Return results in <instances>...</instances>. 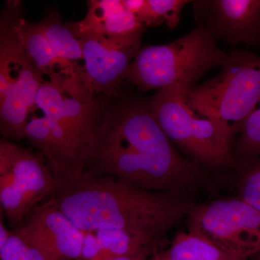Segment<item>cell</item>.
<instances>
[{"label": "cell", "mask_w": 260, "mask_h": 260, "mask_svg": "<svg viewBox=\"0 0 260 260\" xmlns=\"http://www.w3.org/2000/svg\"><path fill=\"white\" fill-rule=\"evenodd\" d=\"M84 172L174 194L196 167L177 153L146 101L129 99L106 109Z\"/></svg>", "instance_id": "1"}, {"label": "cell", "mask_w": 260, "mask_h": 260, "mask_svg": "<svg viewBox=\"0 0 260 260\" xmlns=\"http://www.w3.org/2000/svg\"><path fill=\"white\" fill-rule=\"evenodd\" d=\"M49 198L83 232L117 229L153 241L161 240L191 209L173 193L86 172L73 180L55 178Z\"/></svg>", "instance_id": "2"}, {"label": "cell", "mask_w": 260, "mask_h": 260, "mask_svg": "<svg viewBox=\"0 0 260 260\" xmlns=\"http://www.w3.org/2000/svg\"><path fill=\"white\" fill-rule=\"evenodd\" d=\"M229 54L202 25L196 24L189 34L169 44L145 46L130 65L126 80L140 92L174 84L191 88L208 70L222 67Z\"/></svg>", "instance_id": "3"}, {"label": "cell", "mask_w": 260, "mask_h": 260, "mask_svg": "<svg viewBox=\"0 0 260 260\" xmlns=\"http://www.w3.org/2000/svg\"><path fill=\"white\" fill-rule=\"evenodd\" d=\"M191 109L213 121L232 142L260 100V56L234 50L218 75L189 89Z\"/></svg>", "instance_id": "4"}, {"label": "cell", "mask_w": 260, "mask_h": 260, "mask_svg": "<svg viewBox=\"0 0 260 260\" xmlns=\"http://www.w3.org/2000/svg\"><path fill=\"white\" fill-rule=\"evenodd\" d=\"M20 2H9L0 23V129L5 138L23 139L29 114L44 76L27 58L18 30Z\"/></svg>", "instance_id": "5"}, {"label": "cell", "mask_w": 260, "mask_h": 260, "mask_svg": "<svg viewBox=\"0 0 260 260\" xmlns=\"http://www.w3.org/2000/svg\"><path fill=\"white\" fill-rule=\"evenodd\" d=\"M189 88L174 84L160 89L147 104L170 141L195 161L212 167L231 165L232 142L215 123L191 109Z\"/></svg>", "instance_id": "6"}, {"label": "cell", "mask_w": 260, "mask_h": 260, "mask_svg": "<svg viewBox=\"0 0 260 260\" xmlns=\"http://www.w3.org/2000/svg\"><path fill=\"white\" fill-rule=\"evenodd\" d=\"M145 29L124 36L78 38L83 54L80 67L69 83L75 96L91 100L94 94L116 95L135 56L141 49Z\"/></svg>", "instance_id": "7"}, {"label": "cell", "mask_w": 260, "mask_h": 260, "mask_svg": "<svg viewBox=\"0 0 260 260\" xmlns=\"http://www.w3.org/2000/svg\"><path fill=\"white\" fill-rule=\"evenodd\" d=\"M189 215V233L228 254L242 259L260 254V212L244 200H218Z\"/></svg>", "instance_id": "8"}, {"label": "cell", "mask_w": 260, "mask_h": 260, "mask_svg": "<svg viewBox=\"0 0 260 260\" xmlns=\"http://www.w3.org/2000/svg\"><path fill=\"white\" fill-rule=\"evenodd\" d=\"M49 78L38 92L37 108L51 125L71 140L86 167L107 103L102 98L81 100L73 96L65 90L61 75Z\"/></svg>", "instance_id": "9"}, {"label": "cell", "mask_w": 260, "mask_h": 260, "mask_svg": "<svg viewBox=\"0 0 260 260\" xmlns=\"http://www.w3.org/2000/svg\"><path fill=\"white\" fill-rule=\"evenodd\" d=\"M14 229L49 260L79 257L84 232L50 198L32 208Z\"/></svg>", "instance_id": "10"}, {"label": "cell", "mask_w": 260, "mask_h": 260, "mask_svg": "<svg viewBox=\"0 0 260 260\" xmlns=\"http://www.w3.org/2000/svg\"><path fill=\"white\" fill-rule=\"evenodd\" d=\"M193 14L215 41L260 49V0L194 1Z\"/></svg>", "instance_id": "11"}, {"label": "cell", "mask_w": 260, "mask_h": 260, "mask_svg": "<svg viewBox=\"0 0 260 260\" xmlns=\"http://www.w3.org/2000/svg\"><path fill=\"white\" fill-rule=\"evenodd\" d=\"M0 176L11 182L30 210L51 194L55 184L50 167L37 154L5 140L0 142Z\"/></svg>", "instance_id": "12"}, {"label": "cell", "mask_w": 260, "mask_h": 260, "mask_svg": "<svg viewBox=\"0 0 260 260\" xmlns=\"http://www.w3.org/2000/svg\"><path fill=\"white\" fill-rule=\"evenodd\" d=\"M77 38L85 36H124L146 29L138 17L124 8L120 0L88 2L86 16L78 23H66Z\"/></svg>", "instance_id": "13"}, {"label": "cell", "mask_w": 260, "mask_h": 260, "mask_svg": "<svg viewBox=\"0 0 260 260\" xmlns=\"http://www.w3.org/2000/svg\"><path fill=\"white\" fill-rule=\"evenodd\" d=\"M18 30L24 53L43 76L59 74L56 69H60L61 75L64 76L69 75L67 67L56 58L40 22L28 23L21 16L18 20Z\"/></svg>", "instance_id": "14"}, {"label": "cell", "mask_w": 260, "mask_h": 260, "mask_svg": "<svg viewBox=\"0 0 260 260\" xmlns=\"http://www.w3.org/2000/svg\"><path fill=\"white\" fill-rule=\"evenodd\" d=\"M40 23L56 58L69 70L68 77L71 76L80 68L78 61L83 60L80 39L66 24L61 23L60 17L56 13L48 15Z\"/></svg>", "instance_id": "15"}, {"label": "cell", "mask_w": 260, "mask_h": 260, "mask_svg": "<svg viewBox=\"0 0 260 260\" xmlns=\"http://www.w3.org/2000/svg\"><path fill=\"white\" fill-rule=\"evenodd\" d=\"M164 254L169 260H248L231 255L209 241L189 232L178 234Z\"/></svg>", "instance_id": "16"}, {"label": "cell", "mask_w": 260, "mask_h": 260, "mask_svg": "<svg viewBox=\"0 0 260 260\" xmlns=\"http://www.w3.org/2000/svg\"><path fill=\"white\" fill-rule=\"evenodd\" d=\"M95 234L102 246L105 260L134 254L145 246L159 242L151 240L143 236L117 229H102L96 231Z\"/></svg>", "instance_id": "17"}, {"label": "cell", "mask_w": 260, "mask_h": 260, "mask_svg": "<svg viewBox=\"0 0 260 260\" xmlns=\"http://www.w3.org/2000/svg\"><path fill=\"white\" fill-rule=\"evenodd\" d=\"M190 1L186 0H145L138 18L145 27L165 24L169 30L177 28L183 8Z\"/></svg>", "instance_id": "18"}, {"label": "cell", "mask_w": 260, "mask_h": 260, "mask_svg": "<svg viewBox=\"0 0 260 260\" xmlns=\"http://www.w3.org/2000/svg\"><path fill=\"white\" fill-rule=\"evenodd\" d=\"M237 153L242 159L260 156V100L241 128Z\"/></svg>", "instance_id": "19"}, {"label": "cell", "mask_w": 260, "mask_h": 260, "mask_svg": "<svg viewBox=\"0 0 260 260\" xmlns=\"http://www.w3.org/2000/svg\"><path fill=\"white\" fill-rule=\"evenodd\" d=\"M1 260H49L16 230L10 231V237L0 248Z\"/></svg>", "instance_id": "20"}, {"label": "cell", "mask_w": 260, "mask_h": 260, "mask_svg": "<svg viewBox=\"0 0 260 260\" xmlns=\"http://www.w3.org/2000/svg\"><path fill=\"white\" fill-rule=\"evenodd\" d=\"M245 171L240 186V199L260 212V158H244Z\"/></svg>", "instance_id": "21"}, {"label": "cell", "mask_w": 260, "mask_h": 260, "mask_svg": "<svg viewBox=\"0 0 260 260\" xmlns=\"http://www.w3.org/2000/svg\"><path fill=\"white\" fill-rule=\"evenodd\" d=\"M77 260H104L102 246L93 231H84L83 244Z\"/></svg>", "instance_id": "22"}, {"label": "cell", "mask_w": 260, "mask_h": 260, "mask_svg": "<svg viewBox=\"0 0 260 260\" xmlns=\"http://www.w3.org/2000/svg\"><path fill=\"white\" fill-rule=\"evenodd\" d=\"M160 242V241L152 243V244L142 248L140 250L137 251L134 254L118 256V257L112 258L109 260H148L149 256L156 253L157 248H158Z\"/></svg>", "instance_id": "23"}, {"label": "cell", "mask_w": 260, "mask_h": 260, "mask_svg": "<svg viewBox=\"0 0 260 260\" xmlns=\"http://www.w3.org/2000/svg\"><path fill=\"white\" fill-rule=\"evenodd\" d=\"M145 0H122L124 9L138 16L144 7Z\"/></svg>", "instance_id": "24"}, {"label": "cell", "mask_w": 260, "mask_h": 260, "mask_svg": "<svg viewBox=\"0 0 260 260\" xmlns=\"http://www.w3.org/2000/svg\"><path fill=\"white\" fill-rule=\"evenodd\" d=\"M3 212L1 211V221H0V248L5 245L10 237V231L6 227L3 220Z\"/></svg>", "instance_id": "25"}, {"label": "cell", "mask_w": 260, "mask_h": 260, "mask_svg": "<svg viewBox=\"0 0 260 260\" xmlns=\"http://www.w3.org/2000/svg\"><path fill=\"white\" fill-rule=\"evenodd\" d=\"M150 260H169L167 259V256H166L164 252L162 253H155L154 254L153 257L151 258Z\"/></svg>", "instance_id": "26"}, {"label": "cell", "mask_w": 260, "mask_h": 260, "mask_svg": "<svg viewBox=\"0 0 260 260\" xmlns=\"http://www.w3.org/2000/svg\"><path fill=\"white\" fill-rule=\"evenodd\" d=\"M258 259H259V260H260V254H259V256H258Z\"/></svg>", "instance_id": "27"}]
</instances>
